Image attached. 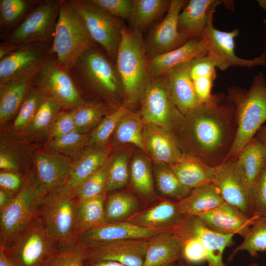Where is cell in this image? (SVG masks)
I'll list each match as a JSON object with an SVG mask.
<instances>
[{"mask_svg":"<svg viewBox=\"0 0 266 266\" xmlns=\"http://www.w3.org/2000/svg\"><path fill=\"white\" fill-rule=\"evenodd\" d=\"M236 132L234 105L226 96L217 93L211 100L185 114L173 134L183 153L216 167L227 160Z\"/></svg>","mask_w":266,"mask_h":266,"instance_id":"1","label":"cell"},{"mask_svg":"<svg viewBox=\"0 0 266 266\" xmlns=\"http://www.w3.org/2000/svg\"><path fill=\"white\" fill-rule=\"evenodd\" d=\"M178 241L181 260L191 265L207 262L208 266H226L223 261L227 247L233 245V234L217 233L197 216L183 215L166 231Z\"/></svg>","mask_w":266,"mask_h":266,"instance_id":"2","label":"cell"},{"mask_svg":"<svg viewBox=\"0 0 266 266\" xmlns=\"http://www.w3.org/2000/svg\"><path fill=\"white\" fill-rule=\"evenodd\" d=\"M226 99L233 104L237 132L228 160H235L243 147L266 122V78L260 72L249 89L236 86L227 89Z\"/></svg>","mask_w":266,"mask_h":266,"instance_id":"3","label":"cell"},{"mask_svg":"<svg viewBox=\"0 0 266 266\" xmlns=\"http://www.w3.org/2000/svg\"><path fill=\"white\" fill-rule=\"evenodd\" d=\"M116 66L126 104L141 100L152 79L142 33L123 26L122 38L116 55Z\"/></svg>","mask_w":266,"mask_h":266,"instance_id":"4","label":"cell"},{"mask_svg":"<svg viewBox=\"0 0 266 266\" xmlns=\"http://www.w3.org/2000/svg\"><path fill=\"white\" fill-rule=\"evenodd\" d=\"M95 41L81 16L68 0H61L50 53L67 71L73 69L80 57L94 48Z\"/></svg>","mask_w":266,"mask_h":266,"instance_id":"5","label":"cell"},{"mask_svg":"<svg viewBox=\"0 0 266 266\" xmlns=\"http://www.w3.org/2000/svg\"><path fill=\"white\" fill-rule=\"evenodd\" d=\"M78 199L71 192L60 188L48 193L41 203L37 216L58 247L77 243L75 211Z\"/></svg>","mask_w":266,"mask_h":266,"instance_id":"6","label":"cell"},{"mask_svg":"<svg viewBox=\"0 0 266 266\" xmlns=\"http://www.w3.org/2000/svg\"><path fill=\"white\" fill-rule=\"evenodd\" d=\"M48 194L38 181L29 183L16 194L13 200L0 211V246L9 247L36 216Z\"/></svg>","mask_w":266,"mask_h":266,"instance_id":"7","label":"cell"},{"mask_svg":"<svg viewBox=\"0 0 266 266\" xmlns=\"http://www.w3.org/2000/svg\"><path fill=\"white\" fill-rule=\"evenodd\" d=\"M140 101V115L144 124L157 126L173 134L180 129L184 116L174 102L165 76L152 78Z\"/></svg>","mask_w":266,"mask_h":266,"instance_id":"8","label":"cell"},{"mask_svg":"<svg viewBox=\"0 0 266 266\" xmlns=\"http://www.w3.org/2000/svg\"><path fill=\"white\" fill-rule=\"evenodd\" d=\"M58 248L37 214L12 244L4 249L17 266H45Z\"/></svg>","mask_w":266,"mask_h":266,"instance_id":"9","label":"cell"},{"mask_svg":"<svg viewBox=\"0 0 266 266\" xmlns=\"http://www.w3.org/2000/svg\"><path fill=\"white\" fill-rule=\"evenodd\" d=\"M68 1L82 18L94 41L102 46L110 57L116 59L123 25L91 0Z\"/></svg>","mask_w":266,"mask_h":266,"instance_id":"10","label":"cell"},{"mask_svg":"<svg viewBox=\"0 0 266 266\" xmlns=\"http://www.w3.org/2000/svg\"><path fill=\"white\" fill-rule=\"evenodd\" d=\"M50 49L44 43L19 45L0 60V86L29 81L49 57Z\"/></svg>","mask_w":266,"mask_h":266,"instance_id":"11","label":"cell"},{"mask_svg":"<svg viewBox=\"0 0 266 266\" xmlns=\"http://www.w3.org/2000/svg\"><path fill=\"white\" fill-rule=\"evenodd\" d=\"M61 0H49L36 6L9 34L6 42L17 46L44 43L54 35Z\"/></svg>","mask_w":266,"mask_h":266,"instance_id":"12","label":"cell"},{"mask_svg":"<svg viewBox=\"0 0 266 266\" xmlns=\"http://www.w3.org/2000/svg\"><path fill=\"white\" fill-rule=\"evenodd\" d=\"M239 33L238 29L223 32L215 28L211 19L205 27L202 39L205 45L207 55L216 68L225 70L231 67L266 66V51L259 57L245 59L236 55L234 39Z\"/></svg>","mask_w":266,"mask_h":266,"instance_id":"13","label":"cell"},{"mask_svg":"<svg viewBox=\"0 0 266 266\" xmlns=\"http://www.w3.org/2000/svg\"><path fill=\"white\" fill-rule=\"evenodd\" d=\"M67 72L56 59L49 57L33 79L37 86L62 107L74 110L85 102Z\"/></svg>","mask_w":266,"mask_h":266,"instance_id":"14","label":"cell"},{"mask_svg":"<svg viewBox=\"0 0 266 266\" xmlns=\"http://www.w3.org/2000/svg\"><path fill=\"white\" fill-rule=\"evenodd\" d=\"M224 200L249 217L254 215L251 188L235 160H228L215 167L212 182Z\"/></svg>","mask_w":266,"mask_h":266,"instance_id":"15","label":"cell"},{"mask_svg":"<svg viewBox=\"0 0 266 266\" xmlns=\"http://www.w3.org/2000/svg\"><path fill=\"white\" fill-rule=\"evenodd\" d=\"M148 239H122L81 246L84 261H111L126 266H142Z\"/></svg>","mask_w":266,"mask_h":266,"instance_id":"16","label":"cell"},{"mask_svg":"<svg viewBox=\"0 0 266 266\" xmlns=\"http://www.w3.org/2000/svg\"><path fill=\"white\" fill-rule=\"evenodd\" d=\"M76 67L81 77L104 93L115 96L123 93L122 85L116 66L101 53L94 48L84 53Z\"/></svg>","mask_w":266,"mask_h":266,"instance_id":"17","label":"cell"},{"mask_svg":"<svg viewBox=\"0 0 266 266\" xmlns=\"http://www.w3.org/2000/svg\"><path fill=\"white\" fill-rule=\"evenodd\" d=\"M188 0H170L164 19L150 33L144 42L147 59L174 50L189 39L178 30L179 15Z\"/></svg>","mask_w":266,"mask_h":266,"instance_id":"18","label":"cell"},{"mask_svg":"<svg viewBox=\"0 0 266 266\" xmlns=\"http://www.w3.org/2000/svg\"><path fill=\"white\" fill-rule=\"evenodd\" d=\"M209 229L224 234H238L244 238L254 220L259 216L249 217L225 201L220 206L199 215Z\"/></svg>","mask_w":266,"mask_h":266,"instance_id":"19","label":"cell"},{"mask_svg":"<svg viewBox=\"0 0 266 266\" xmlns=\"http://www.w3.org/2000/svg\"><path fill=\"white\" fill-rule=\"evenodd\" d=\"M163 229H149L127 222L106 223L77 236V243L82 246L114 240L129 239H148L166 232Z\"/></svg>","mask_w":266,"mask_h":266,"instance_id":"20","label":"cell"},{"mask_svg":"<svg viewBox=\"0 0 266 266\" xmlns=\"http://www.w3.org/2000/svg\"><path fill=\"white\" fill-rule=\"evenodd\" d=\"M143 140L145 152L155 164H176L184 153L173 133L155 125L144 124Z\"/></svg>","mask_w":266,"mask_h":266,"instance_id":"21","label":"cell"},{"mask_svg":"<svg viewBox=\"0 0 266 266\" xmlns=\"http://www.w3.org/2000/svg\"><path fill=\"white\" fill-rule=\"evenodd\" d=\"M226 1L222 0H188L178 16V31L188 39H202L204 29L209 21L213 19L216 8Z\"/></svg>","mask_w":266,"mask_h":266,"instance_id":"22","label":"cell"},{"mask_svg":"<svg viewBox=\"0 0 266 266\" xmlns=\"http://www.w3.org/2000/svg\"><path fill=\"white\" fill-rule=\"evenodd\" d=\"M207 54L202 39L191 38L181 46L148 59L152 78L165 76L177 66Z\"/></svg>","mask_w":266,"mask_h":266,"instance_id":"23","label":"cell"},{"mask_svg":"<svg viewBox=\"0 0 266 266\" xmlns=\"http://www.w3.org/2000/svg\"><path fill=\"white\" fill-rule=\"evenodd\" d=\"M35 165L37 181L49 193L65 183L72 164L65 157L41 153L35 155Z\"/></svg>","mask_w":266,"mask_h":266,"instance_id":"24","label":"cell"},{"mask_svg":"<svg viewBox=\"0 0 266 266\" xmlns=\"http://www.w3.org/2000/svg\"><path fill=\"white\" fill-rule=\"evenodd\" d=\"M190 63L181 64L165 75L174 102L184 116L199 105L190 76Z\"/></svg>","mask_w":266,"mask_h":266,"instance_id":"25","label":"cell"},{"mask_svg":"<svg viewBox=\"0 0 266 266\" xmlns=\"http://www.w3.org/2000/svg\"><path fill=\"white\" fill-rule=\"evenodd\" d=\"M110 152L111 149L104 146L94 147L87 151L72 164L66 181L59 188L67 192L75 190L104 165Z\"/></svg>","mask_w":266,"mask_h":266,"instance_id":"26","label":"cell"},{"mask_svg":"<svg viewBox=\"0 0 266 266\" xmlns=\"http://www.w3.org/2000/svg\"><path fill=\"white\" fill-rule=\"evenodd\" d=\"M183 216L176 202L165 200L140 210L125 222L146 228L163 229L173 225Z\"/></svg>","mask_w":266,"mask_h":266,"instance_id":"27","label":"cell"},{"mask_svg":"<svg viewBox=\"0 0 266 266\" xmlns=\"http://www.w3.org/2000/svg\"><path fill=\"white\" fill-rule=\"evenodd\" d=\"M181 260V249L178 240L166 231L149 238L142 266H166Z\"/></svg>","mask_w":266,"mask_h":266,"instance_id":"28","label":"cell"},{"mask_svg":"<svg viewBox=\"0 0 266 266\" xmlns=\"http://www.w3.org/2000/svg\"><path fill=\"white\" fill-rule=\"evenodd\" d=\"M168 166L182 184L191 190L213 182L215 167L189 154L183 153L178 163Z\"/></svg>","mask_w":266,"mask_h":266,"instance_id":"29","label":"cell"},{"mask_svg":"<svg viewBox=\"0 0 266 266\" xmlns=\"http://www.w3.org/2000/svg\"><path fill=\"white\" fill-rule=\"evenodd\" d=\"M224 202L218 189L212 183L192 190L187 197L176 203L183 215L198 216Z\"/></svg>","mask_w":266,"mask_h":266,"instance_id":"30","label":"cell"},{"mask_svg":"<svg viewBox=\"0 0 266 266\" xmlns=\"http://www.w3.org/2000/svg\"><path fill=\"white\" fill-rule=\"evenodd\" d=\"M216 67L207 55L194 59L190 63V76L199 104L211 100L214 82L217 77Z\"/></svg>","mask_w":266,"mask_h":266,"instance_id":"31","label":"cell"},{"mask_svg":"<svg viewBox=\"0 0 266 266\" xmlns=\"http://www.w3.org/2000/svg\"><path fill=\"white\" fill-rule=\"evenodd\" d=\"M106 194L78 200L75 211L78 235L107 223L104 213Z\"/></svg>","mask_w":266,"mask_h":266,"instance_id":"32","label":"cell"},{"mask_svg":"<svg viewBox=\"0 0 266 266\" xmlns=\"http://www.w3.org/2000/svg\"><path fill=\"white\" fill-rule=\"evenodd\" d=\"M235 161L251 188L266 164V148L254 137L243 147Z\"/></svg>","mask_w":266,"mask_h":266,"instance_id":"33","label":"cell"},{"mask_svg":"<svg viewBox=\"0 0 266 266\" xmlns=\"http://www.w3.org/2000/svg\"><path fill=\"white\" fill-rule=\"evenodd\" d=\"M140 203L133 194L119 192L106 198L105 218L107 222H125L140 210Z\"/></svg>","mask_w":266,"mask_h":266,"instance_id":"34","label":"cell"},{"mask_svg":"<svg viewBox=\"0 0 266 266\" xmlns=\"http://www.w3.org/2000/svg\"><path fill=\"white\" fill-rule=\"evenodd\" d=\"M170 0H133L129 21L132 29L142 33L153 21L167 12Z\"/></svg>","mask_w":266,"mask_h":266,"instance_id":"35","label":"cell"},{"mask_svg":"<svg viewBox=\"0 0 266 266\" xmlns=\"http://www.w3.org/2000/svg\"><path fill=\"white\" fill-rule=\"evenodd\" d=\"M155 165L157 187L163 196L177 202L190 194L192 190L182 184L168 165L162 163Z\"/></svg>","mask_w":266,"mask_h":266,"instance_id":"36","label":"cell"},{"mask_svg":"<svg viewBox=\"0 0 266 266\" xmlns=\"http://www.w3.org/2000/svg\"><path fill=\"white\" fill-rule=\"evenodd\" d=\"M129 172L131 184L136 193L148 200L155 198L153 175L147 159L141 155L135 156L131 163Z\"/></svg>","mask_w":266,"mask_h":266,"instance_id":"37","label":"cell"},{"mask_svg":"<svg viewBox=\"0 0 266 266\" xmlns=\"http://www.w3.org/2000/svg\"><path fill=\"white\" fill-rule=\"evenodd\" d=\"M144 125L140 114L130 110L117 125L114 132V138L120 143L133 144L145 152Z\"/></svg>","mask_w":266,"mask_h":266,"instance_id":"38","label":"cell"},{"mask_svg":"<svg viewBox=\"0 0 266 266\" xmlns=\"http://www.w3.org/2000/svg\"><path fill=\"white\" fill-rule=\"evenodd\" d=\"M240 251L247 252L251 258L266 251V216H259L254 220L242 242L232 250L227 261H232Z\"/></svg>","mask_w":266,"mask_h":266,"instance_id":"39","label":"cell"},{"mask_svg":"<svg viewBox=\"0 0 266 266\" xmlns=\"http://www.w3.org/2000/svg\"><path fill=\"white\" fill-rule=\"evenodd\" d=\"M29 81L0 86V120L3 123L18 114L28 91Z\"/></svg>","mask_w":266,"mask_h":266,"instance_id":"40","label":"cell"},{"mask_svg":"<svg viewBox=\"0 0 266 266\" xmlns=\"http://www.w3.org/2000/svg\"><path fill=\"white\" fill-rule=\"evenodd\" d=\"M129 111V109L121 105L112 113L103 118L90 135L87 144L91 147L104 146L114 133L121 119Z\"/></svg>","mask_w":266,"mask_h":266,"instance_id":"41","label":"cell"},{"mask_svg":"<svg viewBox=\"0 0 266 266\" xmlns=\"http://www.w3.org/2000/svg\"><path fill=\"white\" fill-rule=\"evenodd\" d=\"M110 159V157L103 166L71 192L78 200L106 194L107 176Z\"/></svg>","mask_w":266,"mask_h":266,"instance_id":"42","label":"cell"},{"mask_svg":"<svg viewBox=\"0 0 266 266\" xmlns=\"http://www.w3.org/2000/svg\"><path fill=\"white\" fill-rule=\"evenodd\" d=\"M129 155L120 152L110 157L107 172L106 193L121 189L128 183L129 178Z\"/></svg>","mask_w":266,"mask_h":266,"instance_id":"43","label":"cell"},{"mask_svg":"<svg viewBox=\"0 0 266 266\" xmlns=\"http://www.w3.org/2000/svg\"><path fill=\"white\" fill-rule=\"evenodd\" d=\"M46 94L37 86L28 90L13 123V129L28 126L35 116Z\"/></svg>","mask_w":266,"mask_h":266,"instance_id":"44","label":"cell"},{"mask_svg":"<svg viewBox=\"0 0 266 266\" xmlns=\"http://www.w3.org/2000/svg\"><path fill=\"white\" fill-rule=\"evenodd\" d=\"M106 106L101 103H84L74 109L75 131L85 133L97 125L107 112Z\"/></svg>","mask_w":266,"mask_h":266,"instance_id":"45","label":"cell"},{"mask_svg":"<svg viewBox=\"0 0 266 266\" xmlns=\"http://www.w3.org/2000/svg\"><path fill=\"white\" fill-rule=\"evenodd\" d=\"M61 107L55 99L46 95L35 116L28 126L29 130L38 132L50 127Z\"/></svg>","mask_w":266,"mask_h":266,"instance_id":"46","label":"cell"},{"mask_svg":"<svg viewBox=\"0 0 266 266\" xmlns=\"http://www.w3.org/2000/svg\"><path fill=\"white\" fill-rule=\"evenodd\" d=\"M89 136L76 131L50 141L47 147L54 151L71 155L79 151L87 142Z\"/></svg>","mask_w":266,"mask_h":266,"instance_id":"47","label":"cell"},{"mask_svg":"<svg viewBox=\"0 0 266 266\" xmlns=\"http://www.w3.org/2000/svg\"><path fill=\"white\" fill-rule=\"evenodd\" d=\"M30 3L24 0H0V27H10L17 22L27 12Z\"/></svg>","mask_w":266,"mask_h":266,"instance_id":"48","label":"cell"},{"mask_svg":"<svg viewBox=\"0 0 266 266\" xmlns=\"http://www.w3.org/2000/svg\"><path fill=\"white\" fill-rule=\"evenodd\" d=\"M45 266H84L82 246L77 243L59 247Z\"/></svg>","mask_w":266,"mask_h":266,"instance_id":"49","label":"cell"},{"mask_svg":"<svg viewBox=\"0 0 266 266\" xmlns=\"http://www.w3.org/2000/svg\"><path fill=\"white\" fill-rule=\"evenodd\" d=\"M254 215L266 216V164L251 188Z\"/></svg>","mask_w":266,"mask_h":266,"instance_id":"50","label":"cell"},{"mask_svg":"<svg viewBox=\"0 0 266 266\" xmlns=\"http://www.w3.org/2000/svg\"><path fill=\"white\" fill-rule=\"evenodd\" d=\"M109 15L129 21L133 8V0H91Z\"/></svg>","mask_w":266,"mask_h":266,"instance_id":"51","label":"cell"},{"mask_svg":"<svg viewBox=\"0 0 266 266\" xmlns=\"http://www.w3.org/2000/svg\"><path fill=\"white\" fill-rule=\"evenodd\" d=\"M74 110L59 113L50 126V138L51 140L75 131Z\"/></svg>","mask_w":266,"mask_h":266,"instance_id":"52","label":"cell"},{"mask_svg":"<svg viewBox=\"0 0 266 266\" xmlns=\"http://www.w3.org/2000/svg\"><path fill=\"white\" fill-rule=\"evenodd\" d=\"M0 186L1 189L17 194L22 188V179L14 171L2 170L0 173Z\"/></svg>","mask_w":266,"mask_h":266,"instance_id":"53","label":"cell"},{"mask_svg":"<svg viewBox=\"0 0 266 266\" xmlns=\"http://www.w3.org/2000/svg\"><path fill=\"white\" fill-rule=\"evenodd\" d=\"M0 168L4 171H14L17 170V163L9 154L3 151L0 153Z\"/></svg>","mask_w":266,"mask_h":266,"instance_id":"54","label":"cell"},{"mask_svg":"<svg viewBox=\"0 0 266 266\" xmlns=\"http://www.w3.org/2000/svg\"><path fill=\"white\" fill-rule=\"evenodd\" d=\"M16 194L0 189V211L7 207L13 200Z\"/></svg>","mask_w":266,"mask_h":266,"instance_id":"55","label":"cell"},{"mask_svg":"<svg viewBox=\"0 0 266 266\" xmlns=\"http://www.w3.org/2000/svg\"><path fill=\"white\" fill-rule=\"evenodd\" d=\"M84 266H126L111 261H84Z\"/></svg>","mask_w":266,"mask_h":266,"instance_id":"56","label":"cell"},{"mask_svg":"<svg viewBox=\"0 0 266 266\" xmlns=\"http://www.w3.org/2000/svg\"><path fill=\"white\" fill-rule=\"evenodd\" d=\"M0 266H17L6 253L5 249L0 246Z\"/></svg>","mask_w":266,"mask_h":266,"instance_id":"57","label":"cell"},{"mask_svg":"<svg viewBox=\"0 0 266 266\" xmlns=\"http://www.w3.org/2000/svg\"><path fill=\"white\" fill-rule=\"evenodd\" d=\"M18 46L8 42L2 43L0 46V60L6 57L14 50Z\"/></svg>","mask_w":266,"mask_h":266,"instance_id":"58","label":"cell"},{"mask_svg":"<svg viewBox=\"0 0 266 266\" xmlns=\"http://www.w3.org/2000/svg\"><path fill=\"white\" fill-rule=\"evenodd\" d=\"M254 137L260 141L266 148V122L259 128Z\"/></svg>","mask_w":266,"mask_h":266,"instance_id":"59","label":"cell"},{"mask_svg":"<svg viewBox=\"0 0 266 266\" xmlns=\"http://www.w3.org/2000/svg\"><path fill=\"white\" fill-rule=\"evenodd\" d=\"M175 266H192V265L181 260L176 263Z\"/></svg>","mask_w":266,"mask_h":266,"instance_id":"60","label":"cell"},{"mask_svg":"<svg viewBox=\"0 0 266 266\" xmlns=\"http://www.w3.org/2000/svg\"><path fill=\"white\" fill-rule=\"evenodd\" d=\"M257 1L260 7L266 11V0H257Z\"/></svg>","mask_w":266,"mask_h":266,"instance_id":"61","label":"cell"},{"mask_svg":"<svg viewBox=\"0 0 266 266\" xmlns=\"http://www.w3.org/2000/svg\"><path fill=\"white\" fill-rule=\"evenodd\" d=\"M249 266H262L256 263H253L251 264Z\"/></svg>","mask_w":266,"mask_h":266,"instance_id":"62","label":"cell"},{"mask_svg":"<svg viewBox=\"0 0 266 266\" xmlns=\"http://www.w3.org/2000/svg\"><path fill=\"white\" fill-rule=\"evenodd\" d=\"M176 263L171 264L168 265H167L166 266H175Z\"/></svg>","mask_w":266,"mask_h":266,"instance_id":"63","label":"cell"}]
</instances>
